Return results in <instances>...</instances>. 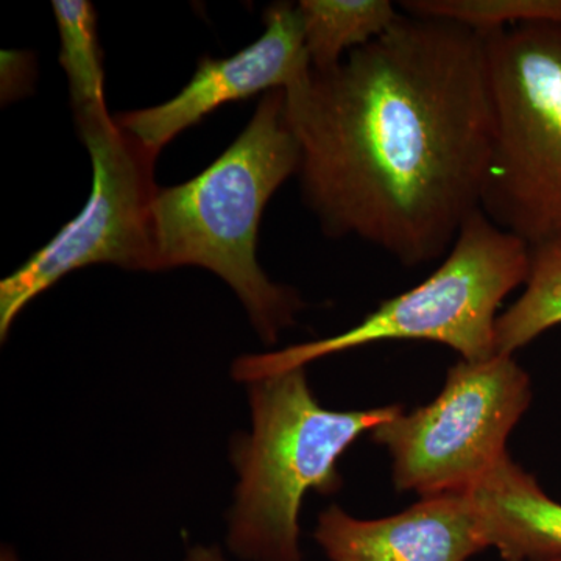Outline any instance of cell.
Returning <instances> with one entry per match:
<instances>
[{
	"mask_svg": "<svg viewBox=\"0 0 561 561\" xmlns=\"http://www.w3.org/2000/svg\"><path fill=\"white\" fill-rule=\"evenodd\" d=\"M302 197L331 238L413 267L481 210L493 140L483 33L400 14L335 68L284 91Z\"/></svg>",
	"mask_w": 561,
	"mask_h": 561,
	"instance_id": "1",
	"label": "cell"
},
{
	"mask_svg": "<svg viewBox=\"0 0 561 561\" xmlns=\"http://www.w3.org/2000/svg\"><path fill=\"white\" fill-rule=\"evenodd\" d=\"M260 39L228 58L203 57L179 95L151 108L116 116L121 127L161 150L180 133L201 124L225 103L290 90L311 72L297 5L273 3L264 13Z\"/></svg>",
	"mask_w": 561,
	"mask_h": 561,
	"instance_id": "8",
	"label": "cell"
},
{
	"mask_svg": "<svg viewBox=\"0 0 561 561\" xmlns=\"http://www.w3.org/2000/svg\"><path fill=\"white\" fill-rule=\"evenodd\" d=\"M300 164L286 95L271 91L227 151L195 179L160 190L154 202L158 272L195 265L216 273L267 343L295 323L302 302L268 279L257 262L262 210Z\"/></svg>",
	"mask_w": 561,
	"mask_h": 561,
	"instance_id": "2",
	"label": "cell"
},
{
	"mask_svg": "<svg viewBox=\"0 0 561 561\" xmlns=\"http://www.w3.org/2000/svg\"><path fill=\"white\" fill-rule=\"evenodd\" d=\"M92 162V190L76 219L0 283V337L28 302L62 276L92 264L158 272L153 209L160 150L121 127L108 108L76 113Z\"/></svg>",
	"mask_w": 561,
	"mask_h": 561,
	"instance_id": "6",
	"label": "cell"
},
{
	"mask_svg": "<svg viewBox=\"0 0 561 561\" xmlns=\"http://www.w3.org/2000/svg\"><path fill=\"white\" fill-rule=\"evenodd\" d=\"M531 401L530 379L512 356L461 360L434 402L373 430L389 449L398 490L421 496L472 489L507 457L505 443Z\"/></svg>",
	"mask_w": 561,
	"mask_h": 561,
	"instance_id": "7",
	"label": "cell"
},
{
	"mask_svg": "<svg viewBox=\"0 0 561 561\" xmlns=\"http://www.w3.org/2000/svg\"><path fill=\"white\" fill-rule=\"evenodd\" d=\"M504 561H561V504L508 456L471 489Z\"/></svg>",
	"mask_w": 561,
	"mask_h": 561,
	"instance_id": "10",
	"label": "cell"
},
{
	"mask_svg": "<svg viewBox=\"0 0 561 561\" xmlns=\"http://www.w3.org/2000/svg\"><path fill=\"white\" fill-rule=\"evenodd\" d=\"M0 561H20L14 552L9 548H3L2 553H0Z\"/></svg>",
	"mask_w": 561,
	"mask_h": 561,
	"instance_id": "16",
	"label": "cell"
},
{
	"mask_svg": "<svg viewBox=\"0 0 561 561\" xmlns=\"http://www.w3.org/2000/svg\"><path fill=\"white\" fill-rule=\"evenodd\" d=\"M313 538L331 561H468L491 548L471 489L424 496L381 519H356L332 505L321 513Z\"/></svg>",
	"mask_w": 561,
	"mask_h": 561,
	"instance_id": "9",
	"label": "cell"
},
{
	"mask_svg": "<svg viewBox=\"0 0 561 561\" xmlns=\"http://www.w3.org/2000/svg\"><path fill=\"white\" fill-rule=\"evenodd\" d=\"M401 5L416 16L442 18L481 33L516 25H561V0H409Z\"/></svg>",
	"mask_w": 561,
	"mask_h": 561,
	"instance_id": "14",
	"label": "cell"
},
{
	"mask_svg": "<svg viewBox=\"0 0 561 561\" xmlns=\"http://www.w3.org/2000/svg\"><path fill=\"white\" fill-rule=\"evenodd\" d=\"M186 561H225L217 549L195 548L192 549Z\"/></svg>",
	"mask_w": 561,
	"mask_h": 561,
	"instance_id": "15",
	"label": "cell"
},
{
	"mask_svg": "<svg viewBox=\"0 0 561 561\" xmlns=\"http://www.w3.org/2000/svg\"><path fill=\"white\" fill-rule=\"evenodd\" d=\"M247 386L253 427L232 451L239 483L228 546L245 561H302L300 508L306 494L341 489L339 459L360 435L402 409H324L309 389L306 368Z\"/></svg>",
	"mask_w": 561,
	"mask_h": 561,
	"instance_id": "3",
	"label": "cell"
},
{
	"mask_svg": "<svg viewBox=\"0 0 561 561\" xmlns=\"http://www.w3.org/2000/svg\"><path fill=\"white\" fill-rule=\"evenodd\" d=\"M557 324H561V238L530 247L526 289L496 320V354L512 356Z\"/></svg>",
	"mask_w": 561,
	"mask_h": 561,
	"instance_id": "12",
	"label": "cell"
},
{
	"mask_svg": "<svg viewBox=\"0 0 561 561\" xmlns=\"http://www.w3.org/2000/svg\"><path fill=\"white\" fill-rule=\"evenodd\" d=\"M493 140L481 210L530 247L561 238V25L483 33Z\"/></svg>",
	"mask_w": 561,
	"mask_h": 561,
	"instance_id": "5",
	"label": "cell"
},
{
	"mask_svg": "<svg viewBox=\"0 0 561 561\" xmlns=\"http://www.w3.org/2000/svg\"><path fill=\"white\" fill-rule=\"evenodd\" d=\"M297 9L313 70L341 65L345 54L378 39L400 18L389 0H301Z\"/></svg>",
	"mask_w": 561,
	"mask_h": 561,
	"instance_id": "11",
	"label": "cell"
},
{
	"mask_svg": "<svg viewBox=\"0 0 561 561\" xmlns=\"http://www.w3.org/2000/svg\"><path fill=\"white\" fill-rule=\"evenodd\" d=\"M51 9L60 32V65L68 77L73 113L105 106V73L94 7L87 0H54Z\"/></svg>",
	"mask_w": 561,
	"mask_h": 561,
	"instance_id": "13",
	"label": "cell"
},
{
	"mask_svg": "<svg viewBox=\"0 0 561 561\" xmlns=\"http://www.w3.org/2000/svg\"><path fill=\"white\" fill-rule=\"evenodd\" d=\"M529 267V243L478 210L461 228L440 267L419 286L383 301L341 334L239 357L232 364V376L250 383L386 341L435 342L457 351L463 360L490 359L496 354L497 309L511 291L526 284Z\"/></svg>",
	"mask_w": 561,
	"mask_h": 561,
	"instance_id": "4",
	"label": "cell"
}]
</instances>
